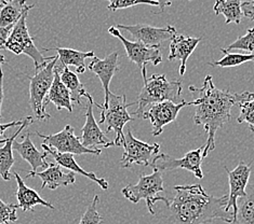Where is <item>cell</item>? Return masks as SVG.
I'll list each match as a JSON object with an SVG mask.
<instances>
[{
  "label": "cell",
  "mask_w": 254,
  "mask_h": 224,
  "mask_svg": "<svg viewBox=\"0 0 254 224\" xmlns=\"http://www.w3.org/2000/svg\"><path fill=\"white\" fill-rule=\"evenodd\" d=\"M175 196L168 199L158 196L168 209V219L172 224H207L221 220L231 224L234 220L233 213L226 210L228 195H209L201 184L175 185Z\"/></svg>",
  "instance_id": "1"
},
{
  "label": "cell",
  "mask_w": 254,
  "mask_h": 224,
  "mask_svg": "<svg viewBox=\"0 0 254 224\" xmlns=\"http://www.w3.org/2000/svg\"><path fill=\"white\" fill-rule=\"evenodd\" d=\"M190 92H197L198 98L190 102V106H196L193 114V122L196 125H201L207 132L208 139L202 149V157L215 148V135L217 130L222 129L232 118V108L237 106L249 92L233 94L229 90L217 89L212 76L208 75L204 78L201 88L190 87Z\"/></svg>",
  "instance_id": "2"
},
{
  "label": "cell",
  "mask_w": 254,
  "mask_h": 224,
  "mask_svg": "<svg viewBox=\"0 0 254 224\" xmlns=\"http://www.w3.org/2000/svg\"><path fill=\"white\" fill-rule=\"evenodd\" d=\"M144 87L137 98V109L134 116L140 117L146 107L165 100L181 102L183 99L182 83L180 81H169L165 75H153L147 78V71L142 72Z\"/></svg>",
  "instance_id": "3"
},
{
  "label": "cell",
  "mask_w": 254,
  "mask_h": 224,
  "mask_svg": "<svg viewBox=\"0 0 254 224\" xmlns=\"http://www.w3.org/2000/svg\"><path fill=\"white\" fill-rule=\"evenodd\" d=\"M27 15L28 12H24L20 20L12 27L9 37L3 45V50H9L12 53H14L15 55L25 54V55L29 56L35 64V70L37 71L42 67H45L53 58H56V56L46 57L36 47L34 40L31 37V35H29L27 28Z\"/></svg>",
  "instance_id": "4"
},
{
  "label": "cell",
  "mask_w": 254,
  "mask_h": 224,
  "mask_svg": "<svg viewBox=\"0 0 254 224\" xmlns=\"http://www.w3.org/2000/svg\"><path fill=\"white\" fill-rule=\"evenodd\" d=\"M134 104H127V96H117L111 92L106 106L101 109V124L106 125L105 134L114 131L116 133L114 146L122 147L125 143L124 129L127 123L132 122L133 118L128 112V108Z\"/></svg>",
  "instance_id": "5"
},
{
  "label": "cell",
  "mask_w": 254,
  "mask_h": 224,
  "mask_svg": "<svg viewBox=\"0 0 254 224\" xmlns=\"http://www.w3.org/2000/svg\"><path fill=\"white\" fill-rule=\"evenodd\" d=\"M59 57L56 56L45 67L37 70L33 77L29 79V105L35 113V117L39 121L51 119V116L47 112L46 98L49 93L51 84L54 78V67L57 66Z\"/></svg>",
  "instance_id": "6"
},
{
  "label": "cell",
  "mask_w": 254,
  "mask_h": 224,
  "mask_svg": "<svg viewBox=\"0 0 254 224\" xmlns=\"http://www.w3.org/2000/svg\"><path fill=\"white\" fill-rule=\"evenodd\" d=\"M161 173L154 169L150 175H140L136 184H128L124 187L122 190L123 195L133 204H137L142 199H145L149 213L156 215L154 207L157 197L159 196L160 192L165 191Z\"/></svg>",
  "instance_id": "7"
},
{
  "label": "cell",
  "mask_w": 254,
  "mask_h": 224,
  "mask_svg": "<svg viewBox=\"0 0 254 224\" xmlns=\"http://www.w3.org/2000/svg\"><path fill=\"white\" fill-rule=\"evenodd\" d=\"M36 134L44 139V144L60 153H68L72 155H100L102 153L100 149H88L83 147L80 141V137L75 135L74 127L70 125H66L61 132L57 133V134L44 135L39 132H36Z\"/></svg>",
  "instance_id": "8"
},
{
  "label": "cell",
  "mask_w": 254,
  "mask_h": 224,
  "mask_svg": "<svg viewBox=\"0 0 254 224\" xmlns=\"http://www.w3.org/2000/svg\"><path fill=\"white\" fill-rule=\"evenodd\" d=\"M124 148L125 152L123 154L122 161H120V164H122L123 168H130L133 165L148 166L153 157L159 153L160 144H149L138 140L133 136L131 129H128L127 135L125 136Z\"/></svg>",
  "instance_id": "9"
},
{
  "label": "cell",
  "mask_w": 254,
  "mask_h": 224,
  "mask_svg": "<svg viewBox=\"0 0 254 224\" xmlns=\"http://www.w3.org/2000/svg\"><path fill=\"white\" fill-rule=\"evenodd\" d=\"M202 147H199L198 149L191 150L190 152H187L182 159H174V157L168 155V154H157L153 157V160L150 161V166L153 169H157L159 172L165 171H174V169L183 168L193 174L196 178L202 179L203 173L201 169L202 164Z\"/></svg>",
  "instance_id": "10"
},
{
  "label": "cell",
  "mask_w": 254,
  "mask_h": 224,
  "mask_svg": "<svg viewBox=\"0 0 254 224\" xmlns=\"http://www.w3.org/2000/svg\"><path fill=\"white\" fill-rule=\"evenodd\" d=\"M108 33L113 37L118 38L123 42L127 52V56L132 63L136 64L141 71L146 69L147 64H153L154 66L159 65L162 62V54L159 47H149L141 44L138 41H130L120 34L119 29L115 26L108 28Z\"/></svg>",
  "instance_id": "11"
},
{
  "label": "cell",
  "mask_w": 254,
  "mask_h": 224,
  "mask_svg": "<svg viewBox=\"0 0 254 224\" xmlns=\"http://www.w3.org/2000/svg\"><path fill=\"white\" fill-rule=\"evenodd\" d=\"M187 106H190V102L185 100L181 102H173L170 100L155 102L142 113L141 118L149 120L153 127V136H159L163 132V127L175 121L181 109Z\"/></svg>",
  "instance_id": "12"
},
{
  "label": "cell",
  "mask_w": 254,
  "mask_h": 224,
  "mask_svg": "<svg viewBox=\"0 0 254 224\" xmlns=\"http://www.w3.org/2000/svg\"><path fill=\"white\" fill-rule=\"evenodd\" d=\"M115 27L117 29L126 30L135 39V41L141 42V44L149 47H159L163 41L171 40L173 36L177 34V29L172 25L160 28L150 25H144V24H136V25H123V24H118Z\"/></svg>",
  "instance_id": "13"
},
{
  "label": "cell",
  "mask_w": 254,
  "mask_h": 224,
  "mask_svg": "<svg viewBox=\"0 0 254 224\" xmlns=\"http://www.w3.org/2000/svg\"><path fill=\"white\" fill-rule=\"evenodd\" d=\"M83 97H86L89 102L87 106L86 114H84V117H86V123H84L81 129L80 141L82 146L88 149H98V147H114V141H111L107 138L105 133L100 129L99 124L93 116V105L95 102L92 96L87 92Z\"/></svg>",
  "instance_id": "14"
},
{
  "label": "cell",
  "mask_w": 254,
  "mask_h": 224,
  "mask_svg": "<svg viewBox=\"0 0 254 224\" xmlns=\"http://www.w3.org/2000/svg\"><path fill=\"white\" fill-rule=\"evenodd\" d=\"M225 171L229 179V194L226 210L233 213V218H235L237 213V201L247 195V185L250 180L251 166L246 164L245 162H240L234 171H228L226 167Z\"/></svg>",
  "instance_id": "15"
},
{
  "label": "cell",
  "mask_w": 254,
  "mask_h": 224,
  "mask_svg": "<svg viewBox=\"0 0 254 224\" xmlns=\"http://www.w3.org/2000/svg\"><path fill=\"white\" fill-rule=\"evenodd\" d=\"M213 11L216 15L225 16V24L227 25L231 23L238 25L245 17L253 20L254 2L252 0H216Z\"/></svg>",
  "instance_id": "16"
},
{
  "label": "cell",
  "mask_w": 254,
  "mask_h": 224,
  "mask_svg": "<svg viewBox=\"0 0 254 224\" xmlns=\"http://www.w3.org/2000/svg\"><path fill=\"white\" fill-rule=\"evenodd\" d=\"M118 55H119L118 52H113L111 54H108L105 58H99L94 56L93 59L91 60V63H90L88 66L89 70L92 71L102 82V86H103V89H104V93H105L104 106L107 105L108 96L111 94L110 84H111L112 79L119 70Z\"/></svg>",
  "instance_id": "17"
},
{
  "label": "cell",
  "mask_w": 254,
  "mask_h": 224,
  "mask_svg": "<svg viewBox=\"0 0 254 224\" xmlns=\"http://www.w3.org/2000/svg\"><path fill=\"white\" fill-rule=\"evenodd\" d=\"M170 52H169L168 59L170 62L173 60H181L180 66V76H184L186 71V64L187 59L192 54V52L196 50L199 42L201 41V38L196 37H187L185 35H178L175 34L172 39L170 40Z\"/></svg>",
  "instance_id": "18"
},
{
  "label": "cell",
  "mask_w": 254,
  "mask_h": 224,
  "mask_svg": "<svg viewBox=\"0 0 254 224\" xmlns=\"http://www.w3.org/2000/svg\"><path fill=\"white\" fill-rule=\"evenodd\" d=\"M37 176L42 181L41 190L47 186L50 190H57L60 186H66L68 184H74L76 182L75 173H66L58 163H49V166L45 168L44 172H35L26 175V178Z\"/></svg>",
  "instance_id": "19"
},
{
  "label": "cell",
  "mask_w": 254,
  "mask_h": 224,
  "mask_svg": "<svg viewBox=\"0 0 254 224\" xmlns=\"http://www.w3.org/2000/svg\"><path fill=\"white\" fill-rule=\"evenodd\" d=\"M23 141L19 142L14 140L12 143V149L15 150L17 153L21 155L23 160H25L29 165L32 166V172H37L38 168H47L49 166L48 163V153L47 152H40V151L35 147L31 139V133L23 137Z\"/></svg>",
  "instance_id": "20"
},
{
  "label": "cell",
  "mask_w": 254,
  "mask_h": 224,
  "mask_svg": "<svg viewBox=\"0 0 254 224\" xmlns=\"http://www.w3.org/2000/svg\"><path fill=\"white\" fill-rule=\"evenodd\" d=\"M41 147H42V149H44L45 152L48 153V155H52L53 159L56 160V162L61 167H64L66 169H68V171L71 172V173L80 174V175L84 176V177L89 178L90 180L93 181V182H95L96 184H98L102 190H104V191L108 190V187H110V185H108L107 181L104 178L96 177L95 174L92 173V172H86V171H84L83 168H81L79 165H78V163L74 159V155H72V154L57 152L56 150L49 148V147L46 146V144H44V143L41 144Z\"/></svg>",
  "instance_id": "21"
},
{
  "label": "cell",
  "mask_w": 254,
  "mask_h": 224,
  "mask_svg": "<svg viewBox=\"0 0 254 224\" xmlns=\"http://www.w3.org/2000/svg\"><path fill=\"white\" fill-rule=\"evenodd\" d=\"M14 177L17 183L16 198L17 202H19V204H17V208H21L23 211H33L35 206L41 205L50 209H56V207H54L51 203L45 201V199L38 194V192H36L35 190L27 186L21 176L19 175V173L15 172Z\"/></svg>",
  "instance_id": "22"
},
{
  "label": "cell",
  "mask_w": 254,
  "mask_h": 224,
  "mask_svg": "<svg viewBox=\"0 0 254 224\" xmlns=\"http://www.w3.org/2000/svg\"><path fill=\"white\" fill-rule=\"evenodd\" d=\"M34 122L32 117H26L24 119L22 125L19 126V129L11 137L7 138V140L3 143L2 147H0V176L4 181L10 180V171L12 166L14 164L13 157V149H12V143L15 140V138L21 134V132L26 129L27 126L31 125Z\"/></svg>",
  "instance_id": "23"
},
{
  "label": "cell",
  "mask_w": 254,
  "mask_h": 224,
  "mask_svg": "<svg viewBox=\"0 0 254 224\" xmlns=\"http://www.w3.org/2000/svg\"><path fill=\"white\" fill-rule=\"evenodd\" d=\"M53 102L58 110L65 109L68 112H72V101L70 98V93L60 79L59 69L56 66L54 67V78L49 90V93L46 98V105L48 106L49 102Z\"/></svg>",
  "instance_id": "24"
},
{
  "label": "cell",
  "mask_w": 254,
  "mask_h": 224,
  "mask_svg": "<svg viewBox=\"0 0 254 224\" xmlns=\"http://www.w3.org/2000/svg\"><path fill=\"white\" fill-rule=\"evenodd\" d=\"M45 51L54 50L58 52L59 60H61L64 66H75L77 68V74H83L86 71V59L89 57H94V52H81L67 47H52V49H44Z\"/></svg>",
  "instance_id": "25"
},
{
  "label": "cell",
  "mask_w": 254,
  "mask_h": 224,
  "mask_svg": "<svg viewBox=\"0 0 254 224\" xmlns=\"http://www.w3.org/2000/svg\"><path fill=\"white\" fill-rule=\"evenodd\" d=\"M34 4H27L25 0H9L0 9V27L13 26L24 12H29Z\"/></svg>",
  "instance_id": "26"
},
{
  "label": "cell",
  "mask_w": 254,
  "mask_h": 224,
  "mask_svg": "<svg viewBox=\"0 0 254 224\" xmlns=\"http://www.w3.org/2000/svg\"><path fill=\"white\" fill-rule=\"evenodd\" d=\"M58 69L62 83L69 90L71 101H74L77 105H81V97H83L84 94L87 93L84 84L79 81V78L77 77L75 72L70 71L67 66L61 65L59 66Z\"/></svg>",
  "instance_id": "27"
},
{
  "label": "cell",
  "mask_w": 254,
  "mask_h": 224,
  "mask_svg": "<svg viewBox=\"0 0 254 224\" xmlns=\"http://www.w3.org/2000/svg\"><path fill=\"white\" fill-rule=\"evenodd\" d=\"M231 224H254L253 185H247V195L237 201V213Z\"/></svg>",
  "instance_id": "28"
},
{
  "label": "cell",
  "mask_w": 254,
  "mask_h": 224,
  "mask_svg": "<svg viewBox=\"0 0 254 224\" xmlns=\"http://www.w3.org/2000/svg\"><path fill=\"white\" fill-rule=\"evenodd\" d=\"M221 52L225 54V56L221 58L220 60H213V62L209 63L210 66H213V67H220V68H232V67H237V66H240L241 64L252 62L254 59L253 54L231 53V52L225 51L224 49H221Z\"/></svg>",
  "instance_id": "29"
},
{
  "label": "cell",
  "mask_w": 254,
  "mask_h": 224,
  "mask_svg": "<svg viewBox=\"0 0 254 224\" xmlns=\"http://www.w3.org/2000/svg\"><path fill=\"white\" fill-rule=\"evenodd\" d=\"M240 108V114L237 118V122L239 124L247 123L249 129L254 131V94L249 92L246 97L238 102Z\"/></svg>",
  "instance_id": "30"
},
{
  "label": "cell",
  "mask_w": 254,
  "mask_h": 224,
  "mask_svg": "<svg viewBox=\"0 0 254 224\" xmlns=\"http://www.w3.org/2000/svg\"><path fill=\"white\" fill-rule=\"evenodd\" d=\"M253 39H254L253 28H249L247 30L246 35L241 36V37H239L237 40L234 41L233 44L229 45L226 49L224 50L227 52H232L234 50H241V51H246L247 54H253V49H254Z\"/></svg>",
  "instance_id": "31"
},
{
  "label": "cell",
  "mask_w": 254,
  "mask_h": 224,
  "mask_svg": "<svg viewBox=\"0 0 254 224\" xmlns=\"http://www.w3.org/2000/svg\"><path fill=\"white\" fill-rule=\"evenodd\" d=\"M99 202V195H95L92 199L91 204L88 206L87 210L84 211V214L82 215L79 224H103L104 219H103L102 216L99 214L98 209H96Z\"/></svg>",
  "instance_id": "32"
},
{
  "label": "cell",
  "mask_w": 254,
  "mask_h": 224,
  "mask_svg": "<svg viewBox=\"0 0 254 224\" xmlns=\"http://www.w3.org/2000/svg\"><path fill=\"white\" fill-rule=\"evenodd\" d=\"M17 205L7 204L0 198V224H10L17 221Z\"/></svg>",
  "instance_id": "33"
},
{
  "label": "cell",
  "mask_w": 254,
  "mask_h": 224,
  "mask_svg": "<svg viewBox=\"0 0 254 224\" xmlns=\"http://www.w3.org/2000/svg\"><path fill=\"white\" fill-rule=\"evenodd\" d=\"M107 1L110 2L107 9L111 11L127 9L130 7H134V5H137V4L158 5L156 0H107Z\"/></svg>",
  "instance_id": "34"
},
{
  "label": "cell",
  "mask_w": 254,
  "mask_h": 224,
  "mask_svg": "<svg viewBox=\"0 0 254 224\" xmlns=\"http://www.w3.org/2000/svg\"><path fill=\"white\" fill-rule=\"evenodd\" d=\"M5 63V58L0 54V119L2 118L1 114V107L3 102V72H2V64Z\"/></svg>",
  "instance_id": "35"
},
{
  "label": "cell",
  "mask_w": 254,
  "mask_h": 224,
  "mask_svg": "<svg viewBox=\"0 0 254 224\" xmlns=\"http://www.w3.org/2000/svg\"><path fill=\"white\" fill-rule=\"evenodd\" d=\"M23 121H24V119H23V120H19V121H13V122H10V123H7V124H0V137H1V136L4 134V132H5V131L9 130V129H11V127L20 126V125H22ZM5 140H7V138L0 139V144H1V143H4V142H5Z\"/></svg>",
  "instance_id": "36"
},
{
  "label": "cell",
  "mask_w": 254,
  "mask_h": 224,
  "mask_svg": "<svg viewBox=\"0 0 254 224\" xmlns=\"http://www.w3.org/2000/svg\"><path fill=\"white\" fill-rule=\"evenodd\" d=\"M13 26H8V27H0V50H3V45L7 41L11 29Z\"/></svg>",
  "instance_id": "37"
},
{
  "label": "cell",
  "mask_w": 254,
  "mask_h": 224,
  "mask_svg": "<svg viewBox=\"0 0 254 224\" xmlns=\"http://www.w3.org/2000/svg\"><path fill=\"white\" fill-rule=\"evenodd\" d=\"M156 1H157V3H158V7L160 9L159 12H157V14L162 13L167 7H170V5L172 4L171 0H156Z\"/></svg>",
  "instance_id": "38"
},
{
  "label": "cell",
  "mask_w": 254,
  "mask_h": 224,
  "mask_svg": "<svg viewBox=\"0 0 254 224\" xmlns=\"http://www.w3.org/2000/svg\"><path fill=\"white\" fill-rule=\"evenodd\" d=\"M5 3H7V0H0V9L5 5Z\"/></svg>",
  "instance_id": "39"
}]
</instances>
